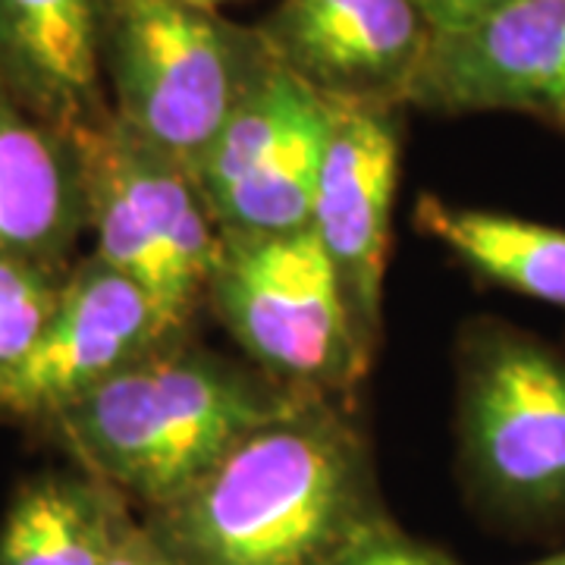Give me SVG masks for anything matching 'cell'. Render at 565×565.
Here are the masks:
<instances>
[{
  "mask_svg": "<svg viewBox=\"0 0 565 565\" xmlns=\"http://www.w3.org/2000/svg\"><path fill=\"white\" fill-rule=\"evenodd\" d=\"M386 519L371 444L333 399H305L252 430L141 515L177 565H337Z\"/></svg>",
  "mask_w": 565,
  "mask_h": 565,
  "instance_id": "1",
  "label": "cell"
},
{
  "mask_svg": "<svg viewBox=\"0 0 565 565\" xmlns=\"http://www.w3.org/2000/svg\"><path fill=\"white\" fill-rule=\"evenodd\" d=\"M305 399L311 396L182 333L66 408L44 437L148 515L185 493L252 430Z\"/></svg>",
  "mask_w": 565,
  "mask_h": 565,
  "instance_id": "2",
  "label": "cell"
},
{
  "mask_svg": "<svg viewBox=\"0 0 565 565\" xmlns=\"http://www.w3.org/2000/svg\"><path fill=\"white\" fill-rule=\"evenodd\" d=\"M274 61L258 25L185 0H110L104 82L110 117L189 173Z\"/></svg>",
  "mask_w": 565,
  "mask_h": 565,
  "instance_id": "3",
  "label": "cell"
},
{
  "mask_svg": "<svg viewBox=\"0 0 565 565\" xmlns=\"http://www.w3.org/2000/svg\"><path fill=\"white\" fill-rule=\"evenodd\" d=\"M456 440L471 497L515 522L565 519V352L478 318L456 345Z\"/></svg>",
  "mask_w": 565,
  "mask_h": 565,
  "instance_id": "4",
  "label": "cell"
},
{
  "mask_svg": "<svg viewBox=\"0 0 565 565\" xmlns=\"http://www.w3.org/2000/svg\"><path fill=\"white\" fill-rule=\"evenodd\" d=\"M204 305L245 362L302 396L343 403L371 374L377 352L359 337L337 270L311 230L223 233Z\"/></svg>",
  "mask_w": 565,
  "mask_h": 565,
  "instance_id": "5",
  "label": "cell"
},
{
  "mask_svg": "<svg viewBox=\"0 0 565 565\" xmlns=\"http://www.w3.org/2000/svg\"><path fill=\"white\" fill-rule=\"evenodd\" d=\"M95 258L136 280L189 333L221 262L223 233L195 177L107 117L76 132Z\"/></svg>",
  "mask_w": 565,
  "mask_h": 565,
  "instance_id": "6",
  "label": "cell"
},
{
  "mask_svg": "<svg viewBox=\"0 0 565 565\" xmlns=\"http://www.w3.org/2000/svg\"><path fill=\"white\" fill-rule=\"evenodd\" d=\"M327 126V98L267 63L192 173L221 233L308 230Z\"/></svg>",
  "mask_w": 565,
  "mask_h": 565,
  "instance_id": "7",
  "label": "cell"
},
{
  "mask_svg": "<svg viewBox=\"0 0 565 565\" xmlns=\"http://www.w3.org/2000/svg\"><path fill=\"white\" fill-rule=\"evenodd\" d=\"M182 337L139 282L95 255L70 267L39 340L0 374V424L47 430L154 345Z\"/></svg>",
  "mask_w": 565,
  "mask_h": 565,
  "instance_id": "8",
  "label": "cell"
},
{
  "mask_svg": "<svg viewBox=\"0 0 565 565\" xmlns=\"http://www.w3.org/2000/svg\"><path fill=\"white\" fill-rule=\"evenodd\" d=\"M327 107L330 126L308 230L337 270L359 337L377 352L403 163V107L343 98H327Z\"/></svg>",
  "mask_w": 565,
  "mask_h": 565,
  "instance_id": "9",
  "label": "cell"
},
{
  "mask_svg": "<svg viewBox=\"0 0 565 565\" xmlns=\"http://www.w3.org/2000/svg\"><path fill=\"white\" fill-rule=\"evenodd\" d=\"M408 107L430 114H527L565 120V0H505L437 32Z\"/></svg>",
  "mask_w": 565,
  "mask_h": 565,
  "instance_id": "10",
  "label": "cell"
},
{
  "mask_svg": "<svg viewBox=\"0 0 565 565\" xmlns=\"http://www.w3.org/2000/svg\"><path fill=\"white\" fill-rule=\"evenodd\" d=\"M258 32L323 98L393 107H408L434 44L418 0H280Z\"/></svg>",
  "mask_w": 565,
  "mask_h": 565,
  "instance_id": "11",
  "label": "cell"
},
{
  "mask_svg": "<svg viewBox=\"0 0 565 565\" xmlns=\"http://www.w3.org/2000/svg\"><path fill=\"white\" fill-rule=\"evenodd\" d=\"M107 7L110 0H0V85L73 136L110 117Z\"/></svg>",
  "mask_w": 565,
  "mask_h": 565,
  "instance_id": "12",
  "label": "cell"
},
{
  "mask_svg": "<svg viewBox=\"0 0 565 565\" xmlns=\"http://www.w3.org/2000/svg\"><path fill=\"white\" fill-rule=\"evenodd\" d=\"M85 233L79 141L25 110L0 85V258L70 270Z\"/></svg>",
  "mask_w": 565,
  "mask_h": 565,
  "instance_id": "13",
  "label": "cell"
},
{
  "mask_svg": "<svg viewBox=\"0 0 565 565\" xmlns=\"http://www.w3.org/2000/svg\"><path fill=\"white\" fill-rule=\"evenodd\" d=\"M126 509L117 490L76 465L35 471L0 515V565H107Z\"/></svg>",
  "mask_w": 565,
  "mask_h": 565,
  "instance_id": "14",
  "label": "cell"
},
{
  "mask_svg": "<svg viewBox=\"0 0 565 565\" xmlns=\"http://www.w3.org/2000/svg\"><path fill=\"white\" fill-rule=\"evenodd\" d=\"M415 226L478 280L503 286L531 302L565 308V230L559 226L449 204L437 195L418 199Z\"/></svg>",
  "mask_w": 565,
  "mask_h": 565,
  "instance_id": "15",
  "label": "cell"
},
{
  "mask_svg": "<svg viewBox=\"0 0 565 565\" xmlns=\"http://www.w3.org/2000/svg\"><path fill=\"white\" fill-rule=\"evenodd\" d=\"M70 270L0 258V374L39 340Z\"/></svg>",
  "mask_w": 565,
  "mask_h": 565,
  "instance_id": "16",
  "label": "cell"
},
{
  "mask_svg": "<svg viewBox=\"0 0 565 565\" xmlns=\"http://www.w3.org/2000/svg\"><path fill=\"white\" fill-rule=\"evenodd\" d=\"M337 565H462L440 546L408 534L393 519L377 525L345 553Z\"/></svg>",
  "mask_w": 565,
  "mask_h": 565,
  "instance_id": "17",
  "label": "cell"
},
{
  "mask_svg": "<svg viewBox=\"0 0 565 565\" xmlns=\"http://www.w3.org/2000/svg\"><path fill=\"white\" fill-rule=\"evenodd\" d=\"M107 565H177L163 546L151 537V531L145 527L141 515L129 505L120 515V525L114 534V546H110V556Z\"/></svg>",
  "mask_w": 565,
  "mask_h": 565,
  "instance_id": "18",
  "label": "cell"
},
{
  "mask_svg": "<svg viewBox=\"0 0 565 565\" xmlns=\"http://www.w3.org/2000/svg\"><path fill=\"white\" fill-rule=\"evenodd\" d=\"M500 3H505V0H418L424 17L434 25V35L437 32H452V29H462L468 22L481 20L484 13H490Z\"/></svg>",
  "mask_w": 565,
  "mask_h": 565,
  "instance_id": "19",
  "label": "cell"
},
{
  "mask_svg": "<svg viewBox=\"0 0 565 565\" xmlns=\"http://www.w3.org/2000/svg\"><path fill=\"white\" fill-rule=\"evenodd\" d=\"M527 565H565V550L559 553H550L544 559H537V563H527Z\"/></svg>",
  "mask_w": 565,
  "mask_h": 565,
  "instance_id": "20",
  "label": "cell"
},
{
  "mask_svg": "<svg viewBox=\"0 0 565 565\" xmlns=\"http://www.w3.org/2000/svg\"><path fill=\"white\" fill-rule=\"evenodd\" d=\"M185 3H195V7H204V10H221L223 3H233V0H185Z\"/></svg>",
  "mask_w": 565,
  "mask_h": 565,
  "instance_id": "21",
  "label": "cell"
},
{
  "mask_svg": "<svg viewBox=\"0 0 565 565\" xmlns=\"http://www.w3.org/2000/svg\"><path fill=\"white\" fill-rule=\"evenodd\" d=\"M559 129H563V132H565V120H563V122H559Z\"/></svg>",
  "mask_w": 565,
  "mask_h": 565,
  "instance_id": "22",
  "label": "cell"
}]
</instances>
